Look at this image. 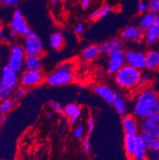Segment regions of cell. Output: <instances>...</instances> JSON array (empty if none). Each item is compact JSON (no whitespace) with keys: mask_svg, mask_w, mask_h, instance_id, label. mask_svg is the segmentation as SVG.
I'll return each instance as SVG.
<instances>
[{"mask_svg":"<svg viewBox=\"0 0 159 160\" xmlns=\"http://www.w3.org/2000/svg\"><path fill=\"white\" fill-rule=\"evenodd\" d=\"M148 46H156L159 43V18L152 27L145 31L144 37Z\"/></svg>","mask_w":159,"mask_h":160,"instance_id":"44dd1931","label":"cell"},{"mask_svg":"<svg viewBox=\"0 0 159 160\" xmlns=\"http://www.w3.org/2000/svg\"><path fill=\"white\" fill-rule=\"evenodd\" d=\"M147 160H159V143L154 148H149Z\"/></svg>","mask_w":159,"mask_h":160,"instance_id":"4316f807","label":"cell"},{"mask_svg":"<svg viewBox=\"0 0 159 160\" xmlns=\"http://www.w3.org/2000/svg\"><path fill=\"white\" fill-rule=\"evenodd\" d=\"M42 62L41 56L26 55L24 63V68L26 70H41Z\"/></svg>","mask_w":159,"mask_h":160,"instance_id":"603a6c76","label":"cell"},{"mask_svg":"<svg viewBox=\"0 0 159 160\" xmlns=\"http://www.w3.org/2000/svg\"><path fill=\"white\" fill-rule=\"evenodd\" d=\"M57 69L64 71H68V72H72V70H73V65H72V62H62V63H61L58 65Z\"/></svg>","mask_w":159,"mask_h":160,"instance_id":"836d02e7","label":"cell"},{"mask_svg":"<svg viewBox=\"0 0 159 160\" xmlns=\"http://www.w3.org/2000/svg\"><path fill=\"white\" fill-rule=\"evenodd\" d=\"M159 15L157 13L148 11L146 14H142L138 21V27L144 31H147L148 29L151 28L153 25L158 20Z\"/></svg>","mask_w":159,"mask_h":160,"instance_id":"7402d4cb","label":"cell"},{"mask_svg":"<svg viewBox=\"0 0 159 160\" xmlns=\"http://www.w3.org/2000/svg\"><path fill=\"white\" fill-rule=\"evenodd\" d=\"M138 134H125L123 143H124V150L126 155L130 160L133 158L135 148L137 144Z\"/></svg>","mask_w":159,"mask_h":160,"instance_id":"d6986e66","label":"cell"},{"mask_svg":"<svg viewBox=\"0 0 159 160\" xmlns=\"http://www.w3.org/2000/svg\"><path fill=\"white\" fill-rule=\"evenodd\" d=\"M93 91H94V92L96 95L101 97L106 102L110 104H112L114 96H115L116 92H114L110 87L106 85L100 84V85H96L93 88Z\"/></svg>","mask_w":159,"mask_h":160,"instance_id":"ffe728a7","label":"cell"},{"mask_svg":"<svg viewBox=\"0 0 159 160\" xmlns=\"http://www.w3.org/2000/svg\"><path fill=\"white\" fill-rule=\"evenodd\" d=\"M149 11L154 13H159V0H149L148 2Z\"/></svg>","mask_w":159,"mask_h":160,"instance_id":"4dcf8cb0","label":"cell"},{"mask_svg":"<svg viewBox=\"0 0 159 160\" xmlns=\"http://www.w3.org/2000/svg\"><path fill=\"white\" fill-rule=\"evenodd\" d=\"M132 112L141 121L159 113V93L151 87H144L133 98Z\"/></svg>","mask_w":159,"mask_h":160,"instance_id":"6da1fadb","label":"cell"},{"mask_svg":"<svg viewBox=\"0 0 159 160\" xmlns=\"http://www.w3.org/2000/svg\"><path fill=\"white\" fill-rule=\"evenodd\" d=\"M140 132L143 136L147 147L154 148L159 143V113L142 120Z\"/></svg>","mask_w":159,"mask_h":160,"instance_id":"3957f363","label":"cell"},{"mask_svg":"<svg viewBox=\"0 0 159 160\" xmlns=\"http://www.w3.org/2000/svg\"><path fill=\"white\" fill-rule=\"evenodd\" d=\"M45 79L42 70H25L20 76V84L26 88H33L40 85Z\"/></svg>","mask_w":159,"mask_h":160,"instance_id":"30bf717a","label":"cell"},{"mask_svg":"<svg viewBox=\"0 0 159 160\" xmlns=\"http://www.w3.org/2000/svg\"><path fill=\"white\" fill-rule=\"evenodd\" d=\"M81 113H82L81 108L76 104H68L63 108V115L68 120Z\"/></svg>","mask_w":159,"mask_h":160,"instance_id":"d4e9b609","label":"cell"},{"mask_svg":"<svg viewBox=\"0 0 159 160\" xmlns=\"http://www.w3.org/2000/svg\"><path fill=\"white\" fill-rule=\"evenodd\" d=\"M19 79L18 72L13 69L9 65H4L0 69V84L3 89L14 91Z\"/></svg>","mask_w":159,"mask_h":160,"instance_id":"8992f818","label":"cell"},{"mask_svg":"<svg viewBox=\"0 0 159 160\" xmlns=\"http://www.w3.org/2000/svg\"><path fill=\"white\" fill-rule=\"evenodd\" d=\"M6 122V115L0 114V127H2V125Z\"/></svg>","mask_w":159,"mask_h":160,"instance_id":"7bdbcfd3","label":"cell"},{"mask_svg":"<svg viewBox=\"0 0 159 160\" xmlns=\"http://www.w3.org/2000/svg\"><path fill=\"white\" fill-rule=\"evenodd\" d=\"M147 152H148V147L143 136L141 134H138L136 148L131 160H147Z\"/></svg>","mask_w":159,"mask_h":160,"instance_id":"e0dca14e","label":"cell"},{"mask_svg":"<svg viewBox=\"0 0 159 160\" xmlns=\"http://www.w3.org/2000/svg\"><path fill=\"white\" fill-rule=\"evenodd\" d=\"M95 128V120L93 119V117L89 116V117L87 119V121H86V129H87V132L88 134L91 133L92 132H93Z\"/></svg>","mask_w":159,"mask_h":160,"instance_id":"d590c367","label":"cell"},{"mask_svg":"<svg viewBox=\"0 0 159 160\" xmlns=\"http://www.w3.org/2000/svg\"><path fill=\"white\" fill-rule=\"evenodd\" d=\"M48 105L52 110L53 112L57 115L63 114V108L60 103L57 102L55 100H49L48 103Z\"/></svg>","mask_w":159,"mask_h":160,"instance_id":"83f0119b","label":"cell"},{"mask_svg":"<svg viewBox=\"0 0 159 160\" xmlns=\"http://www.w3.org/2000/svg\"><path fill=\"white\" fill-rule=\"evenodd\" d=\"M126 64L139 70L146 69V55L142 50L127 49L124 51Z\"/></svg>","mask_w":159,"mask_h":160,"instance_id":"9c48e42d","label":"cell"},{"mask_svg":"<svg viewBox=\"0 0 159 160\" xmlns=\"http://www.w3.org/2000/svg\"><path fill=\"white\" fill-rule=\"evenodd\" d=\"M73 81L72 72L57 69L46 77V81L48 85L53 87H61L70 84Z\"/></svg>","mask_w":159,"mask_h":160,"instance_id":"ba28073f","label":"cell"},{"mask_svg":"<svg viewBox=\"0 0 159 160\" xmlns=\"http://www.w3.org/2000/svg\"><path fill=\"white\" fill-rule=\"evenodd\" d=\"M74 32L77 36H81L84 32V26L82 22H79L78 24L76 25L74 28Z\"/></svg>","mask_w":159,"mask_h":160,"instance_id":"74e56055","label":"cell"},{"mask_svg":"<svg viewBox=\"0 0 159 160\" xmlns=\"http://www.w3.org/2000/svg\"><path fill=\"white\" fill-rule=\"evenodd\" d=\"M14 105V100L13 98L6 99L0 101V114L7 115L11 112Z\"/></svg>","mask_w":159,"mask_h":160,"instance_id":"484cf974","label":"cell"},{"mask_svg":"<svg viewBox=\"0 0 159 160\" xmlns=\"http://www.w3.org/2000/svg\"><path fill=\"white\" fill-rule=\"evenodd\" d=\"M145 37V31L138 26L130 25L120 33V38L126 42H140Z\"/></svg>","mask_w":159,"mask_h":160,"instance_id":"7c38bea8","label":"cell"},{"mask_svg":"<svg viewBox=\"0 0 159 160\" xmlns=\"http://www.w3.org/2000/svg\"><path fill=\"white\" fill-rule=\"evenodd\" d=\"M4 26L2 22L0 20V41H2L4 39Z\"/></svg>","mask_w":159,"mask_h":160,"instance_id":"60d3db41","label":"cell"},{"mask_svg":"<svg viewBox=\"0 0 159 160\" xmlns=\"http://www.w3.org/2000/svg\"><path fill=\"white\" fill-rule=\"evenodd\" d=\"M0 4H3V0H0Z\"/></svg>","mask_w":159,"mask_h":160,"instance_id":"bcb514c9","label":"cell"},{"mask_svg":"<svg viewBox=\"0 0 159 160\" xmlns=\"http://www.w3.org/2000/svg\"><path fill=\"white\" fill-rule=\"evenodd\" d=\"M22 46L26 55L41 56L43 53L44 47L42 39L37 33L33 32L24 38Z\"/></svg>","mask_w":159,"mask_h":160,"instance_id":"52a82bcc","label":"cell"},{"mask_svg":"<svg viewBox=\"0 0 159 160\" xmlns=\"http://www.w3.org/2000/svg\"><path fill=\"white\" fill-rule=\"evenodd\" d=\"M100 46L101 54L108 55L114 51L125 50V42L120 37H116L107 41Z\"/></svg>","mask_w":159,"mask_h":160,"instance_id":"4fadbf2b","label":"cell"},{"mask_svg":"<svg viewBox=\"0 0 159 160\" xmlns=\"http://www.w3.org/2000/svg\"><path fill=\"white\" fill-rule=\"evenodd\" d=\"M52 116H53V113L52 111H46V114H45L46 120H51L52 118Z\"/></svg>","mask_w":159,"mask_h":160,"instance_id":"b9f144b4","label":"cell"},{"mask_svg":"<svg viewBox=\"0 0 159 160\" xmlns=\"http://www.w3.org/2000/svg\"><path fill=\"white\" fill-rule=\"evenodd\" d=\"M112 106L114 107L115 110L120 116H124L127 114L128 110L127 100L122 94L116 92L114 96Z\"/></svg>","mask_w":159,"mask_h":160,"instance_id":"ac0fdd59","label":"cell"},{"mask_svg":"<svg viewBox=\"0 0 159 160\" xmlns=\"http://www.w3.org/2000/svg\"><path fill=\"white\" fill-rule=\"evenodd\" d=\"M11 33L13 37L21 36L26 37L32 33L31 29L29 27L22 12L20 9H16L11 18Z\"/></svg>","mask_w":159,"mask_h":160,"instance_id":"277c9868","label":"cell"},{"mask_svg":"<svg viewBox=\"0 0 159 160\" xmlns=\"http://www.w3.org/2000/svg\"><path fill=\"white\" fill-rule=\"evenodd\" d=\"M20 0H3V5L8 7H17L19 3Z\"/></svg>","mask_w":159,"mask_h":160,"instance_id":"f35d334b","label":"cell"},{"mask_svg":"<svg viewBox=\"0 0 159 160\" xmlns=\"http://www.w3.org/2000/svg\"><path fill=\"white\" fill-rule=\"evenodd\" d=\"M82 146L83 149H84V151L85 152L87 155H89L91 153V139H90V137L88 136H85L83 139L82 142Z\"/></svg>","mask_w":159,"mask_h":160,"instance_id":"d6a6232c","label":"cell"},{"mask_svg":"<svg viewBox=\"0 0 159 160\" xmlns=\"http://www.w3.org/2000/svg\"><path fill=\"white\" fill-rule=\"evenodd\" d=\"M89 18L91 21L96 22L98 21L99 19H101L100 18V8H96V9L93 10L92 11V13L90 14Z\"/></svg>","mask_w":159,"mask_h":160,"instance_id":"8d00e7d4","label":"cell"},{"mask_svg":"<svg viewBox=\"0 0 159 160\" xmlns=\"http://www.w3.org/2000/svg\"><path fill=\"white\" fill-rule=\"evenodd\" d=\"M137 8H138V11L140 14H144L149 11L148 4L146 2L143 0H139L138 2V5H137Z\"/></svg>","mask_w":159,"mask_h":160,"instance_id":"1f68e13d","label":"cell"},{"mask_svg":"<svg viewBox=\"0 0 159 160\" xmlns=\"http://www.w3.org/2000/svg\"><path fill=\"white\" fill-rule=\"evenodd\" d=\"M146 68L151 71L159 70V50L151 49L145 53Z\"/></svg>","mask_w":159,"mask_h":160,"instance_id":"2e32d148","label":"cell"},{"mask_svg":"<svg viewBox=\"0 0 159 160\" xmlns=\"http://www.w3.org/2000/svg\"><path fill=\"white\" fill-rule=\"evenodd\" d=\"M27 91H28V88H26V87L21 86L19 88H17V89L14 90V95H13V99L14 100H18L22 98L26 93H27Z\"/></svg>","mask_w":159,"mask_h":160,"instance_id":"f1b7e54d","label":"cell"},{"mask_svg":"<svg viewBox=\"0 0 159 160\" xmlns=\"http://www.w3.org/2000/svg\"><path fill=\"white\" fill-rule=\"evenodd\" d=\"M125 50L114 51L107 55L108 60L107 64V72L110 75H115L121 68L126 65Z\"/></svg>","mask_w":159,"mask_h":160,"instance_id":"8fae6325","label":"cell"},{"mask_svg":"<svg viewBox=\"0 0 159 160\" xmlns=\"http://www.w3.org/2000/svg\"><path fill=\"white\" fill-rule=\"evenodd\" d=\"M65 1H66V0H60V2H65Z\"/></svg>","mask_w":159,"mask_h":160,"instance_id":"7dc6e473","label":"cell"},{"mask_svg":"<svg viewBox=\"0 0 159 160\" xmlns=\"http://www.w3.org/2000/svg\"><path fill=\"white\" fill-rule=\"evenodd\" d=\"M49 46L52 49H61L63 47L64 43H65V37L64 34L60 31H55L52 33H51L49 37Z\"/></svg>","mask_w":159,"mask_h":160,"instance_id":"cb8c5ba5","label":"cell"},{"mask_svg":"<svg viewBox=\"0 0 159 160\" xmlns=\"http://www.w3.org/2000/svg\"><path fill=\"white\" fill-rule=\"evenodd\" d=\"M2 91H3V88H2V85H1V84H0V101L2 100Z\"/></svg>","mask_w":159,"mask_h":160,"instance_id":"ee69618b","label":"cell"},{"mask_svg":"<svg viewBox=\"0 0 159 160\" xmlns=\"http://www.w3.org/2000/svg\"><path fill=\"white\" fill-rule=\"evenodd\" d=\"M84 133H85V128H84V125L79 124L76 126V128H74L73 136L76 139H80L83 138V136H84Z\"/></svg>","mask_w":159,"mask_h":160,"instance_id":"f546056e","label":"cell"},{"mask_svg":"<svg viewBox=\"0 0 159 160\" xmlns=\"http://www.w3.org/2000/svg\"><path fill=\"white\" fill-rule=\"evenodd\" d=\"M51 2H52V5L56 6V5H57L58 2H60V0H51Z\"/></svg>","mask_w":159,"mask_h":160,"instance_id":"f6af8a7d","label":"cell"},{"mask_svg":"<svg viewBox=\"0 0 159 160\" xmlns=\"http://www.w3.org/2000/svg\"><path fill=\"white\" fill-rule=\"evenodd\" d=\"M112 11H113V8L110 5H107V4L104 5L102 8H100V18H106Z\"/></svg>","mask_w":159,"mask_h":160,"instance_id":"e575fe53","label":"cell"},{"mask_svg":"<svg viewBox=\"0 0 159 160\" xmlns=\"http://www.w3.org/2000/svg\"><path fill=\"white\" fill-rule=\"evenodd\" d=\"M81 6L83 10H87L90 6V0H82L81 2Z\"/></svg>","mask_w":159,"mask_h":160,"instance_id":"ab89813d","label":"cell"},{"mask_svg":"<svg viewBox=\"0 0 159 160\" xmlns=\"http://www.w3.org/2000/svg\"><path fill=\"white\" fill-rule=\"evenodd\" d=\"M26 58V52L22 45L17 43L12 45L10 49L7 65L17 72H20L24 68Z\"/></svg>","mask_w":159,"mask_h":160,"instance_id":"5b68a950","label":"cell"},{"mask_svg":"<svg viewBox=\"0 0 159 160\" xmlns=\"http://www.w3.org/2000/svg\"><path fill=\"white\" fill-rule=\"evenodd\" d=\"M100 54V46L97 44H90L83 49L81 57L84 62H92L96 60Z\"/></svg>","mask_w":159,"mask_h":160,"instance_id":"9a60e30c","label":"cell"},{"mask_svg":"<svg viewBox=\"0 0 159 160\" xmlns=\"http://www.w3.org/2000/svg\"><path fill=\"white\" fill-rule=\"evenodd\" d=\"M115 81L119 88L131 91L139 86L142 79L141 70L125 65L115 74Z\"/></svg>","mask_w":159,"mask_h":160,"instance_id":"7a4b0ae2","label":"cell"},{"mask_svg":"<svg viewBox=\"0 0 159 160\" xmlns=\"http://www.w3.org/2000/svg\"><path fill=\"white\" fill-rule=\"evenodd\" d=\"M122 127L125 134H138L140 123L133 114H126L122 117Z\"/></svg>","mask_w":159,"mask_h":160,"instance_id":"5bb4252c","label":"cell"}]
</instances>
